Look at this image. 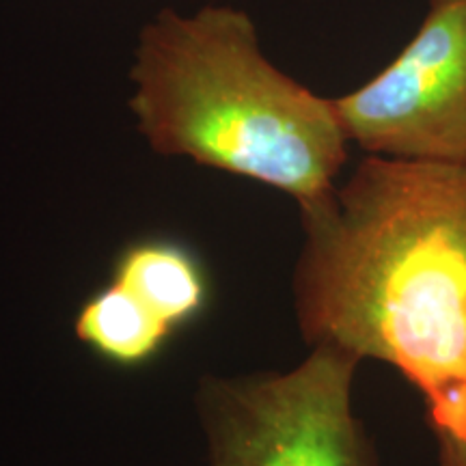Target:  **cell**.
<instances>
[{"instance_id": "6da1fadb", "label": "cell", "mask_w": 466, "mask_h": 466, "mask_svg": "<svg viewBox=\"0 0 466 466\" xmlns=\"http://www.w3.org/2000/svg\"><path fill=\"white\" fill-rule=\"evenodd\" d=\"M300 218L305 341L395 367L466 439V165L370 154Z\"/></svg>"}, {"instance_id": "7a4b0ae2", "label": "cell", "mask_w": 466, "mask_h": 466, "mask_svg": "<svg viewBox=\"0 0 466 466\" xmlns=\"http://www.w3.org/2000/svg\"><path fill=\"white\" fill-rule=\"evenodd\" d=\"M130 76L132 113L158 154L272 186L299 208L337 186L350 138L333 100L268 61L244 11H160Z\"/></svg>"}, {"instance_id": "3957f363", "label": "cell", "mask_w": 466, "mask_h": 466, "mask_svg": "<svg viewBox=\"0 0 466 466\" xmlns=\"http://www.w3.org/2000/svg\"><path fill=\"white\" fill-rule=\"evenodd\" d=\"M359 363L316 346L283 374L203 380L197 408L208 466H380L352 410Z\"/></svg>"}, {"instance_id": "277c9868", "label": "cell", "mask_w": 466, "mask_h": 466, "mask_svg": "<svg viewBox=\"0 0 466 466\" xmlns=\"http://www.w3.org/2000/svg\"><path fill=\"white\" fill-rule=\"evenodd\" d=\"M333 104L367 154L466 165V0H430L406 48Z\"/></svg>"}, {"instance_id": "5b68a950", "label": "cell", "mask_w": 466, "mask_h": 466, "mask_svg": "<svg viewBox=\"0 0 466 466\" xmlns=\"http://www.w3.org/2000/svg\"><path fill=\"white\" fill-rule=\"evenodd\" d=\"M113 281L130 289L173 330L206 311L209 288L199 259L171 240H145L127 247L115 264Z\"/></svg>"}, {"instance_id": "8992f818", "label": "cell", "mask_w": 466, "mask_h": 466, "mask_svg": "<svg viewBox=\"0 0 466 466\" xmlns=\"http://www.w3.org/2000/svg\"><path fill=\"white\" fill-rule=\"evenodd\" d=\"M175 330L116 281L80 307L76 337L119 367H138L160 352Z\"/></svg>"}, {"instance_id": "52a82bcc", "label": "cell", "mask_w": 466, "mask_h": 466, "mask_svg": "<svg viewBox=\"0 0 466 466\" xmlns=\"http://www.w3.org/2000/svg\"><path fill=\"white\" fill-rule=\"evenodd\" d=\"M439 445V466H466V439L432 430Z\"/></svg>"}]
</instances>
